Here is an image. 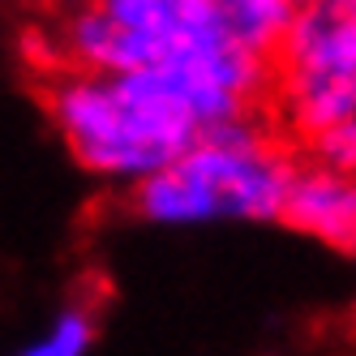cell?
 I'll return each instance as SVG.
<instances>
[{"mask_svg": "<svg viewBox=\"0 0 356 356\" xmlns=\"http://www.w3.org/2000/svg\"><path fill=\"white\" fill-rule=\"evenodd\" d=\"M279 124L314 159L356 163V13L348 5H300L270 52Z\"/></svg>", "mask_w": 356, "mask_h": 356, "instance_id": "obj_3", "label": "cell"}, {"mask_svg": "<svg viewBox=\"0 0 356 356\" xmlns=\"http://www.w3.org/2000/svg\"><path fill=\"white\" fill-rule=\"evenodd\" d=\"M296 155L253 116L193 134L168 163L142 176L134 211L155 227L266 223L279 215Z\"/></svg>", "mask_w": 356, "mask_h": 356, "instance_id": "obj_2", "label": "cell"}, {"mask_svg": "<svg viewBox=\"0 0 356 356\" xmlns=\"http://www.w3.org/2000/svg\"><path fill=\"white\" fill-rule=\"evenodd\" d=\"M211 5L219 13V26L227 39L258 56H270L275 43L292 26L300 0H211Z\"/></svg>", "mask_w": 356, "mask_h": 356, "instance_id": "obj_6", "label": "cell"}, {"mask_svg": "<svg viewBox=\"0 0 356 356\" xmlns=\"http://www.w3.org/2000/svg\"><path fill=\"white\" fill-rule=\"evenodd\" d=\"M47 112L73 163L104 185H138L202 134L193 99L163 65L56 69Z\"/></svg>", "mask_w": 356, "mask_h": 356, "instance_id": "obj_1", "label": "cell"}, {"mask_svg": "<svg viewBox=\"0 0 356 356\" xmlns=\"http://www.w3.org/2000/svg\"><path fill=\"white\" fill-rule=\"evenodd\" d=\"M292 232L305 241H318L322 249L348 253L356 245V185L352 168H335L322 159H296L288 172L284 197H279V215Z\"/></svg>", "mask_w": 356, "mask_h": 356, "instance_id": "obj_5", "label": "cell"}, {"mask_svg": "<svg viewBox=\"0 0 356 356\" xmlns=\"http://www.w3.org/2000/svg\"><path fill=\"white\" fill-rule=\"evenodd\" d=\"M99 339V318L90 305H60L39 330V339L26 343L31 356H86Z\"/></svg>", "mask_w": 356, "mask_h": 356, "instance_id": "obj_7", "label": "cell"}, {"mask_svg": "<svg viewBox=\"0 0 356 356\" xmlns=\"http://www.w3.org/2000/svg\"><path fill=\"white\" fill-rule=\"evenodd\" d=\"M52 35L65 69L168 65L227 39L211 0H78Z\"/></svg>", "mask_w": 356, "mask_h": 356, "instance_id": "obj_4", "label": "cell"}]
</instances>
